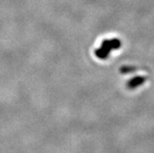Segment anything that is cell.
<instances>
[{
  "instance_id": "cell-1",
  "label": "cell",
  "mask_w": 154,
  "mask_h": 153,
  "mask_svg": "<svg viewBox=\"0 0 154 153\" xmlns=\"http://www.w3.org/2000/svg\"><path fill=\"white\" fill-rule=\"evenodd\" d=\"M120 47V41L118 40H113V41H104L103 43V46L100 50L96 51V54L98 57L102 58L106 57L109 51L111 49H115Z\"/></svg>"
}]
</instances>
